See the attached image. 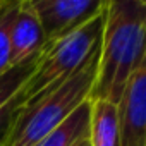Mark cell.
Segmentation results:
<instances>
[{
    "label": "cell",
    "instance_id": "4",
    "mask_svg": "<svg viewBox=\"0 0 146 146\" xmlns=\"http://www.w3.org/2000/svg\"><path fill=\"white\" fill-rule=\"evenodd\" d=\"M31 5L48 46L95 19L103 11L105 0H31Z\"/></svg>",
    "mask_w": 146,
    "mask_h": 146
},
{
    "label": "cell",
    "instance_id": "2",
    "mask_svg": "<svg viewBox=\"0 0 146 146\" xmlns=\"http://www.w3.org/2000/svg\"><path fill=\"white\" fill-rule=\"evenodd\" d=\"M98 58L100 48L76 74L24 103L9 134L7 146H35L52 129L64 122L83 102L90 100L96 79Z\"/></svg>",
    "mask_w": 146,
    "mask_h": 146
},
{
    "label": "cell",
    "instance_id": "6",
    "mask_svg": "<svg viewBox=\"0 0 146 146\" xmlns=\"http://www.w3.org/2000/svg\"><path fill=\"white\" fill-rule=\"evenodd\" d=\"M11 65H17L45 50V36L31 0H23L17 5L16 16L9 31Z\"/></svg>",
    "mask_w": 146,
    "mask_h": 146
},
{
    "label": "cell",
    "instance_id": "7",
    "mask_svg": "<svg viewBox=\"0 0 146 146\" xmlns=\"http://www.w3.org/2000/svg\"><path fill=\"white\" fill-rule=\"evenodd\" d=\"M91 124V100L83 102L64 122L52 129L35 146H78L88 139Z\"/></svg>",
    "mask_w": 146,
    "mask_h": 146
},
{
    "label": "cell",
    "instance_id": "10",
    "mask_svg": "<svg viewBox=\"0 0 146 146\" xmlns=\"http://www.w3.org/2000/svg\"><path fill=\"white\" fill-rule=\"evenodd\" d=\"M78 146H91V144H90V139H84V141H81Z\"/></svg>",
    "mask_w": 146,
    "mask_h": 146
},
{
    "label": "cell",
    "instance_id": "9",
    "mask_svg": "<svg viewBox=\"0 0 146 146\" xmlns=\"http://www.w3.org/2000/svg\"><path fill=\"white\" fill-rule=\"evenodd\" d=\"M19 2H0V74L11 67L9 31Z\"/></svg>",
    "mask_w": 146,
    "mask_h": 146
},
{
    "label": "cell",
    "instance_id": "5",
    "mask_svg": "<svg viewBox=\"0 0 146 146\" xmlns=\"http://www.w3.org/2000/svg\"><path fill=\"white\" fill-rule=\"evenodd\" d=\"M117 108L120 146H146V64L129 79Z\"/></svg>",
    "mask_w": 146,
    "mask_h": 146
},
{
    "label": "cell",
    "instance_id": "3",
    "mask_svg": "<svg viewBox=\"0 0 146 146\" xmlns=\"http://www.w3.org/2000/svg\"><path fill=\"white\" fill-rule=\"evenodd\" d=\"M105 24V7L88 24L69 36L45 46L29 79L21 90L24 103L36 98L52 86L65 81L86 64V60L100 48Z\"/></svg>",
    "mask_w": 146,
    "mask_h": 146
},
{
    "label": "cell",
    "instance_id": "1",
    "mask_svg": "<svg viewBox=\"0 0 146 146\" xmlns=\"http://www.w3.org/2000/svg\"><path fill=\"white\" fill-rule=\"evenodd\" d=\"M146 4L143 0H105V24L91 102L119 103L132 74L144 65Z\"/></svg>",
    "mask_w": 146,
    "mask_h": 146
},
{
    "label": "cell",
    "instance_id": "8",
    "mask_svg": "<svg viewBox=\"0 0 146 146\" xmlns=\"http://www.w3.org/2000/svg\"><path fill=\"white\" fill-rule=\"evenodd\" d=\"M88 139L91 146H120L119 108L115 103L103 100L91 102V124Z\"/></svg>",
    "mask_w": 146,
    "mask_h": 146
}]
</instances>
